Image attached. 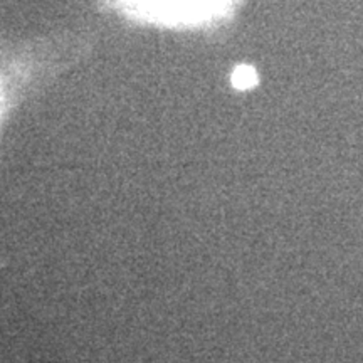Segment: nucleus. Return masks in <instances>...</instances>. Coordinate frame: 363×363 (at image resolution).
<instances>
[{
	"mask_svg": "<svg viewBox=\"0 0 363 363\" xmlns=\"http://www.w3.org/2000/svg\"><path fill=\"white\" fill-rule=\"evenodd\" d=\"M256 83H257V76H256V71H254L252 67L240 66L234 71L233 84L235 86V88L247 89V88H252Z\"/></svg>",
	"mask_w": 363,
	"mask_h": 363,
	"instance_id": "1",
	"label": "nucleus"
}]
</instances>
